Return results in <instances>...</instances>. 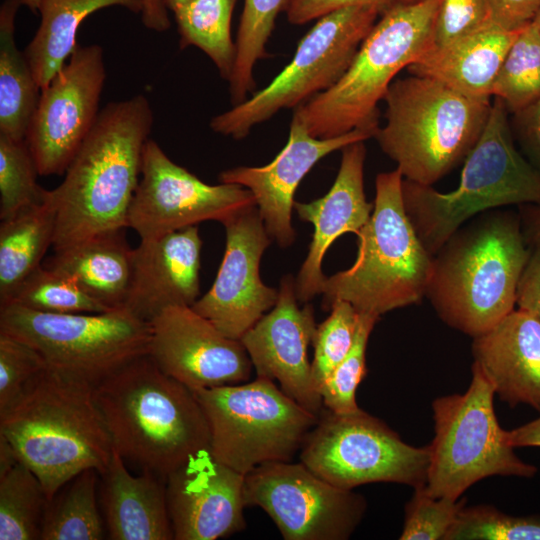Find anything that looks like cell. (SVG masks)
I'll use <instances>...</instances> for the list:
<instances>
[{"label": "cell", "instance_id": "24", "mask_svg": "<svg viewBox=\"0 0 540 540\" xmlns=\"http://www.w3.org/2000/svg\"><path fill=\"white\" fill-rule=\"evenodd\" d=\"M473 366L509 406L526 404L540 413V321L513 310L473 338Z\"/></svg>", "mask_w": 540, "mask_h": 540}, {"label": "cell", "instance_id": "20", "mask_svg": "<svg viewBox=\"0 0 540 540\" xmlns=\"http://www.w3.org/2000/svg\"><path fill=\"white\" fill-rule=\"evenodd\" d=\"M245 475L209 449L192 455L165 480L175 540H216L245 529Z\"/></svg>", "mask_w": 540, "mask_h": 540}, {"label": "cell", "instance_id": "44", "mask_svg": "<svg viewBox=\"0 0 540 540\" xmlns=\"http://www.w3.org/2000/svg\"><path fill=\"white\" fill-rule=\"evenodd\" d=\"M394 3L395 0H291L286 13L290 23L300 25L353 5L374 6L383 14Z\"/></svg>", "mask_w": 540, "mask_h": 540}, {"label": "cell", "instance_id": "5", "mask_svg": "<svg viewBox=\"0 0 540 540\" xmlns=\"http://www.w3.org/2000/svg\"><path fill=\"white\" fill-rule=\"evenodd\" d=\"M439 2H395L380 15L338 82L296 107L293 117L320 139L353 130L374 136L379 128L378 102L395 76L433 44Z\"/></svg>", "mask_w": 540, "mask_h": 540}, {"label": "cell", "instance_id": "6", "mask_svg": "<svg viewBox=\"0 0 540 540\" xmlns=\"http://www.w3.org/2000/svg\"><path fill=\"white\" fill-rule=\"evenodd\" d=\"M504 102L494 97L486 126L464 160L458 186L447 193L406 179L403 202L423 246L433 256L477 214L540 205V171L517 150Z\"/></svg>", "mask_w": 540, "mask_h": 540}, {"label": "cell", "instance_id": "9", "mask_svg": "<svg viewBox=\"0 0 540 540\" xmlns=\"http://www.w3.org/2000/svg\"><path fill=\"white\" fill-rule=\"evenodd\" d=\"M495 391L478 368L463 394L432 402L434 438L429 447L425 489L432 497L458 500L476 482L490 476L531 478L536 466L521 460L499 425Z\"/></svg>", "mask_w": 540, "mask_h": 540}, {"label": "cell", "instance_id": "49", "mask_svg": "<svg viewBox=\"0 0 540 540\" xmlns=\"http://www.w3.org/2000/svg\"><path fill=\"white\" fill-rule=\"evenodd\" d=\"M509 444L514 447H540V416L533 421L506 432Z\"/></svg>", "mask_w": 540, "mask_h": 540}, {"label": "cell", "instance_id": "27", "mask_svg": "<svg viewBox=\"0 0 540 540\" xmlns=\"http://www.w3.org/2000/svg\"><path fill=\"white\" fill-rule=\"evenodd\" d=\"M125 229L106 231L55 251L45 266L71 277L107 308H123L130 288L134 253Z\"/></svg>", "mask_w": 540, "mask_h": 540}, {"label": "cell", "instance_id": "21", "mask_svg": "<svg viewBox=\"0 0 540 540\" xmlns=\"http://www.w3.org/2000/svg\"><path fill=\"white\" fill-rule=\"evenodd\" d=\"M371 137L368 132L353 130L333 138H316L292 117L287 144L269 164L228 169L219 174V180L252 192L268 235L286 248L295 240L291 214L295 191L304 176L326 155Z\"/></svg>", "mask_w": 540, "mask_h": 540}, {"label": "cell", "instance_id": "37", "mask_svg": "<svg viewBox=\"0 0 540 540\" xmlns=\"http://www.w3.org/2000/svg\"><path fill=\"white\" fill-rule=\"evenodd\" d=\"M38 175L26 140L0 135V220L45 201L49 190L38 184Z\"/></svg>", "mask_w": 540, "mask_h": 540}, {"label": "cell", "instance_id": "25", "mask_svg": "<svg viewBox=\"0 0 540 540\" xmlns=\"http://www.w3.org/2000/svg\"><path fill=\"white\" fill-rule=\"evenodd\" d=\"M100 476L101 503L109 539H174L165 480L149 472L132 475L115 449Z\"/></svg>", "mask_w": 540, "mask_h": 540}, {"label": "cell", "instance_id": "15", "mask_svg": "<svg viewBox=\"0 0 540 540\" xmlns=\"http://www.w3.org/2000/svg\"><path fill=\"white\" fill-rule=\"evenodd\" d=\"M255 205L249 189L238 184L203 182L173 162L149 138L143 148L140 179L127 227L134 229L140 240H148L206 220L224 224Z\"/></svg>", "mask_w": 540, "mask_h": 540}, {"label": "cell", "instance_id": "7", "mask_svg": "<svg viewBox=\"0 0 540 540\" xmlns=\"http://www.w3.org/2000/svg\"><path fill=\"white\" fill-rule=\"evenodd\" d=\"M383 100L386 121L373 137L403 179L426 186L466 159L491 110L490 99L472 98L412 74L394 79Z\"/></svg>", "mask_w": 540, "mask_h": 540}, {"label": "cell", "instance_id": "12", "mask_svg": "<svg viewBox=\"0 0 540 540\" xmlns=\"http://www.w3.org/2000/svg\"><path fill=\"white\" fill-rule=\"evenodd\" d=\"M380 15L374 6L353 5L320 17L300 40L291 62L252 97L214 116L210 128L239 140L280 110L295 109L329 89L347 71Z\"/></svg>", "mask_w": 540, "mask_h": 540}, {"label": "cell", "instance_id": "54", "mask_svg": "<svg viewBox=\"0 0 540 540\" xmlns=\"http://www.w3.org/2000/svg\"><path fill=\"white\" fill-rule=\"evenodd\" d=\"M532 23H533V25L535 26V28L537 29V31H538V33L540 35V10L536 14V16L533 19Z\"/></svg>", "mask_w": 540, "mask_h": 540}, {"label": "cell", "instance_id": "14", "mask_svg": "<svg viewBox=\"0 0 540 540\" xmlns=\"http://www.w3.org/2000/svg\"><path fill=\"white\" fill-rule=\"evenodd\" d=\"M244 500L263 509L285 540L349 539L367 509L361 494L291 461L264 463L247 473Z\"/></svg>", "mask_w": 540, "mask_h": 540}, {"label": "cell", "instance_id": "39", "mask_svg": "<svg viewBox=\"0 0 540 540\" xmlns=\"http://www.w3.org/2000/svg\"><path fill=\"white\" fill-rule=\"evenodd\" d=\"M444 540H540V516H512L491 505L465 506Z\"/></svg>", "mask_w": 540, "mask_h": 540}, {"label": "cell", "instance_id": "28", "mask_svg": "<svg viewBox=\"0 0 540 540\" xmlns=\"http://www.w3.org/2000/svg\"><path fill=\"white\" fill-rule=\"evenodd\" d=\"M120 6L141 14V0H41L39 27L24 54L43 89L64 66L77 46L81 23L98 10Z\"/></svg>", "mask_w": 540, "mask_h": 540}, {"label": "cell", "instance_id": "13", "mask_svg": "<svg viewBox=\"0 0 540 540\" xmlns=\"http://www.w3.org/2000/svg\"><path fill=\"white\" fill-rule=\"evenodd\" d=\"M300 462L339 488L387 482L426 484L429 447L404 442L385 422L359 409L334 413L323 408L301 449Z\"/></svg>", "mask_w": 540, "mask_h": 540}, {"label": "cell", "instance_id": "8", "mask_svg": "<svg viewBox=\"0 0 540 540\" xmlns=\"http://www.w3.org/2000/svg\"><path fill=\"white\" fill-rule=\"evenodd\" d=\"M402 182L398 168L377 175L373 211L357 234L356 259L348 269L326 277L324 309L343 300L358 312L380 317L426 296L434 256L406 214Z\"/></svg>", "mask_w": 540, "mask_h": 540}, {"label": "cell", "instance_id": "23", "mask_svg": "<svg viewBox=\"0 0 540 540\" xmlns=\"http://www.w3.org/2000/svg\"><path fill=\"white\" fill-rule=\"evenodd\" d=\"M201 247L197 225L140 240L123 308L150 322L169 306H192L200 295Z\"/></svg>", "mask_w": 540, "mask_h": 540}, {"label": "cell", "instance_id": "32", "mask_svg": "<svg viewBox=\"0 0 540 540\" xmlns=\"http://www.w3.org/2000/svg\"><path fill=\"white\" fill-rule=\"evenodd\" d=\"M236 2L192 0L173 13L180 35V47L199 48L227 81L231 77L236 55L231 36V20Z\"/></svg>", "mask_w": 540, "mask_h": 540}, {"label": "cell", "instance_id": "46", "mask_svg": "<svg viewBox=\"0 0 540 540\" xmlns=\"http://www.w3.org/2000/svg\"><path fill=\"white\" fill-rule=\"evenodd\" d=\"M513 116L518 141L530 163L540 171V98L513 113Z\"/></svg>", "mask_w": 540, "mask_h": 540}, {"label": "cell", "instance_id": "48", "mask_svg": "<svg viewBox=\"0 0 540 540\" xmlns=\"http://www.w3.org/2000/svg\"><path fill=\"white\" fill-rule=\"evenodd\" d=\"M141 21L144 26L155 32H164L170 27L168 8L164 0H141Z\"/></svg>", "mask_w": 540, "mask_h": 540}, {"label": "cell", "instance_id": "19", "mask_svg": "<svg viewBox=\"0 0 540 540\" xmlns=\"http://www.w3.org/2000/svg\"><path fill=\"white\" fill-rule=\"evenodd\" d=\"M316 329L313 306L299 307L295 279L287 275L281 280L275 305L240 341L257 377L277 381L286 395L319 416L324 407L307 354Z\"/></svg>", "mask_w": 540, "mask_h": 540}, {"label": "cell", "instance_id": "31", "mask_svg": "<svg viewBox=\"0 0 540 540\" xmlns=\"http://www.w3.org/2000/svg\"><path fill=\"white\" fill-rule=\"evenodd\" d=\"M99 472L87 469L48 500L42 540H99L106 530L97 505Z\"/></svg>", "mask_w": 540, "mask_h": 540}, {"label": "cell", "instance_id": "4", "mask_svg": "<svg viewBox=\"0 0 540 540\" xmlns=\"http://www.w3.org/2000/svg\"><path fill=\"white\" fill-rule=\"evenodd\" d=\"M0 434L41 481L48 500L84 470L102 474L114 449L94 386L48 366L0 416Z\"/></svg>", "mask_w": 540, "mask_h": 540}, {"label": "cell", "instance_id": "22", "mask_svg": "<svg viewBox=\"0 0 540 540\" xmlns=\"http://www.w3.org/2000/svg\"><path fill=\"white\" fill-rule=\"evenodd\" d=\"M364 142L342 149L337 177L326 195L309 203L294 202L299 218L314 226L307 257L295 279L298 301L304 304L322 294L326 277L321 265L328 248L344 233L357 235L373 211L364 192Z\"/></svg>", "mask_w": 540, "mask_h": 540}, {"label": "cell", "instance_id": "30", "mask_svg": "<svg viewBox=\"0 0 540 540\" xmlns=\"http://www.w3.org/2000/svg\"><path fill=\"white\" fill-rule=\"evenodd\" d=\"M21 0H4L0 8V135L25 139L41 89L15 42V18Z\"/></svg>", "mask_w": 540, "mask_h": 540}, {"label": "cell", "instance_id": "17", "mask_svg": "<svg viewBox=\"0 0 540 540\" xmlns=\"http://www.w3.org/2000/svg\"><path fill=\"white\" fill-rule=\"evenodd\" d=\"M149 323L148 355L193 392L249 380L253 366L241 341L224 335L191 306H169Z\"/></svg>", "mask_w": 540, "mask_h": 540}, {"label": "cell", "instance_id": "50", "mask_svg": "<svg viewBox=\"0 0 540 540\" xmlns=\"http://www.w3.org/2000/svg\"><path fill=\"white\" fill-rule=\"evenodd\" d=\"M522 230L528 246L540 242V205H519Z\"/></svg>", "mask_w": 540, "mask_h": 540}, {"label": "cell", "instance_id": "41", "mask_svg": "<svg viewBox=\"0 0 540 540\" xmlns=\"http://www.w3.org/2000/svg\"><path fill=\"white\" fill-rule=\"evenodd\" d=\"M466 500L432 497L425 485L414 488L411 499L405 505V517L401 540H444L455 523Z\"/></svg>", "mask_w": 540, "mask_h": 540}, {"label": "cell", "instance_id": "2", "mask_svg": "<svg viewBox=\"0 0 540 540\" xmlns=\"http://www.w3.org/2000/svg\"><path fill=\"white\" fill-rule=\"evenodd\" d=\"M123 460L163 480L192 455L210 449V430L194 392L141 356L94 387Z\"/></svg>", "mask_w": 540, "mask_h": 540}, {"label": "cell", "instance_id": "29", "mask_svg": "<svg viewBox=\"0 0 540 540\" xmlns=\"http://www.w3.org/2000/svg\"><path fill=\"white\" fill-rule=\"evenodd\" d=\"M57 203L53 191L41 204L25 209L0 223V305L42 264L53 246Z\"/></svg>", "mask_w": 540, "mask_h": 540}, {"label": "cell", "instance_id": "35", "mask_svg": "<svg viewBox=\"0 0 540 540\" xmlns=\"http://www.w3.org/2000/svg\"><path fill=\"white\" fill-rule=\"evenodd\" d=\"M492 96L515 113L540 98V35L529 23L516 35L493 84Z\"/></svg>", "mask_w": 540, "mask_h": 540}, {"label": "cell", "instance_id": "38", "mask_svg": "<svg viewBox=\"0 0 540 540\" xmlns=\"http://www.w3.org/2000/svg\"><path fill=\"white\" fill-rule=\"evenodd\" d=\"M379 317L359 312L353 345L343 361L332 371L320 387L323 407L334 413L359 410L356 391L367 374L366 349L370 334Z\"/></svg>", "mask_w": 540, "mask_h": 540}, {"label": "cell", "instance_id": "52", "mask_svg": "<svg viewBox=\"0 0 540 540\" xmlns=\"http://www.w3.org/2000/svg\"><path fill=\"white\" fill-rule=\"evenodd\" d=\"M192 0H164L169 11L175 13L180 8L191 2Z\"/></svg>", "mask_w": 540, "mask_h": 540}, {"label": "cell", "instance_id": "53", "mask_svg": "<svg viewBox=\"0 0 540 540\" xmlns=\"http://www.w3.org/2000/svg\"><path fill=\"white\" fill-rule=\"evenodd\" d=\"M22 4L30 9L33 13L38 12L41 0H21Z\"/></svg>", "mask_w": 540, "mask_h": 540}, {"label": "cell", "instance_id": "43", "mask_svg": "<svg viewBox=\"0 0 540 540\" xmlns=\"http://www.w3.org/2000/svg\"><path fill=\"white\" fill-rule=\"evenodd\" d=\"M491 21V10L486 0H440L432 47H444Z\"/></svg>", "mask_w": 540, "mask_h": 540}, {"label": "cell", "instance_id": "36", "mask_svg": "<svg viewBox=\"0 0 540 540\" xmlns=\"http://www.w3.org/2000/svg\"><path fill=\"white\" fill-rule=\"evenodd\" d=\"M15 304L53 314L102 313L107 308L89 296L71 277L41 265L1 304Z\"/></svg>", "mask_w": 540, "mask_h": 540}, {"label": "cell", "instance_id": "51", "mask_svg": "<svg viewBox=\"0 0 540 540\" xmlns=\"http://www.w3.org/2000/svg\"><path fill=\"white\" fill-rule=\"evenodd\" d=\"M19 461L17 454L8 441V439L0 434V476L9 471Z\"/></svg>", "mask_w": 540, "mask_h": 540}, {"label": "cell", "instance_id": "40", "mask_svg": "<svg viewBox=\"0 0 540 540\" xmlns=\"http://www.w3.org/2000/svg\"><path fill=\"white\" fill-rule=\"evenodd\" d=\"M330 315L319 325L312 341V379L317 390L349 353L355 338L359 312L343 300H335ZM320 393V392H319Z\"/></svg>", "mask_w": 540, "mask_h": 540}, {"label": "cell", "instance_id": "10", "mask_svg": "<svg viewBox=\"0 0 540 540\" xmlns=\"http://www.w3.org/2000/svg\"><path fill=\"white\" fill-rule=\"evenodd\" d=\"M194 394L208 421L211 454L244 475L264 463L291 461L318 421L263 377Z\"/></svg>", "mask_w": 540, "mask_h": 540}, {"label": "cell", "instance_id": "11", "mask_svg": "<svg viewBox=\"0 0 540 540\" xmlns=\"http://www.w3.org/2000/svg\"><path fill=\"white\" fill-rule=\"evenodd\" d=\"M0 332L35 348L47 366L94 387L148 355L151 327L125 308L53 314L15 304L0 306Z\"/></svg>", "mask_w": 540, "mask_h": 540}, {"label": "cell", "instance_id": "3", "mask_svg": "<svg viewBox=\"0 0 540 540\" xmlns=\"http://www.w3.org/2000/svg\"><path fill=\"white\" fill-rule=\"evenodd\" d=\"M530 250L519 213L483 212L434 255L426 297L445 324L477 337L514 310Z\"/></svg>", "mask_w": 540, "mask_h": 540}, {"label": "cell", "instance_id": "1", "mask_svg": "<svg viewBox=\"0 0 540 540\" xmlns=\"http://www.w3.org/2000/svg\"><path fill=\"white\" fill-rule=\"evenodd\" d=\"M152 125L151 105L142 94L100 110L63 181L52 189L57 203L54 251L127 228Z\"/></svg>", "mask_w": 540, "mask_h": 540}, {"label": "cell", "instance_id": "34", "mask_svg": "<svg viewBox=\"0 0 540 540\" xmlns=\"http://www.w3.org/2000/svg\"><path fill=\"white\" fill-rule=\"evenodd\" d=\"M48 498L38 477L18 462L0 476V540L41 539Z\"/></svg>", "mask_w": 540, "mask_h": 540}, {"label": "cell", "instance_id": "16", "mask_svg": "<svg viewBox=\"0 0 540 540\" xmlns=\"http://www.w3.org/2000/svg\"><path fill=\"white\" fill-rule=\"evenodd\" d=\"M105 79L102 47L77 44L41 89L25 136L40 176L65 173L98 118Z\"/></svg>", "mask_w": 540, "mask_h": 540}, {"label": "cell", "instance_id": "33", "mask_svg": "<svg viewBox=\"0 0 540 540\" xmlns=\"http://www.w3.org/2000/svg\"><path fill=\"white\" fill-rule=\"evenodd\" d=\"M291 0H244L240 18L236 55L229 82L233 105L248 98L256 86L254 68L266 54V44L280 12L286 11Z\"/></svg>", "mask_w": 540, "mask_h": 540}, {"label": "cell", "instance_id": "47", "mask_svg": "<svg viewBox=\"0 0 540 540\" xmlns=\"http://www.w3.org/2000/svg\"><path fill=\"white\" fill-rule=\"evenodd\" d=\"M492 20L501 28L517 32L531 23L540 10V0H486Z\"/></svg>", "mask_w": 540, "mask_h": 540}, {"label": "cell", "instance_id": "45", "mask_svg": "<svg viewBox=\"0 0 540 540\" xmlns=\"http://www.w3.org/2000/svg\"><path fill=\"white\" fill-rule=\"evenodd\" d=\"M516 305L540 321V242L531 246L519 279Z\"/></svg>", "mask_w": 540, "mask_h": 540}, {"label": "cell", "instance_id": "18", "mask_svg": "<svg viewBox=\"0 0 540 540\" xmlns=\"http://www.w3.org/2000/svg\"><path fill=\"white\" fill-rule=\"evenodd\" d=\"M223 225L226 247L216 279L191 307L224 335L240 340L278 298V290L265 285L259 274L271 238L256 205Z\"/></svg>", "mask_w": 540, "mask_h": 540}, {"label": "cell", "instance_id": "26", "mask_svg": "<svg viewBox=\"0 0 540 540\" xmlns=\"http://www.w3.org/2000/svg\"><path fill=\"white\" fill-rule=\"evenodd\" d=\"M517 32L494 21L444 47H432L406 69L477 99H490L500 66Z\"/></svg>", "mask_w": 540, "mask_h": 540}, {"label": "cell", "instance_id": "42", "mask_svg": "<svg viewBox=\"0 0 540 540\" xmlns=\"http://www.w3.org/2000/svg\"><path fill=\"white\" fill-rule=\"evenodd\" d=\"M46 367L35 348L0 332V416L13 407L28 384Z\"/></svg>", "mask_w": 540, "mask_h": 540}, {"label": "cell", "instance_id": "55", "mask_svg": "<svg viewBox=\"0 0 540 540\" xmlns=\"http://www.w3.org/2000/svg\"><path fill=\"white\" fill-rule=\"evenodd\" d=\"M420 1H423V0H395V2L404 3V4L416 3V2H420Z\"/></svg>", "mask_w": 540, "mask_h": 540}]
</instances>
